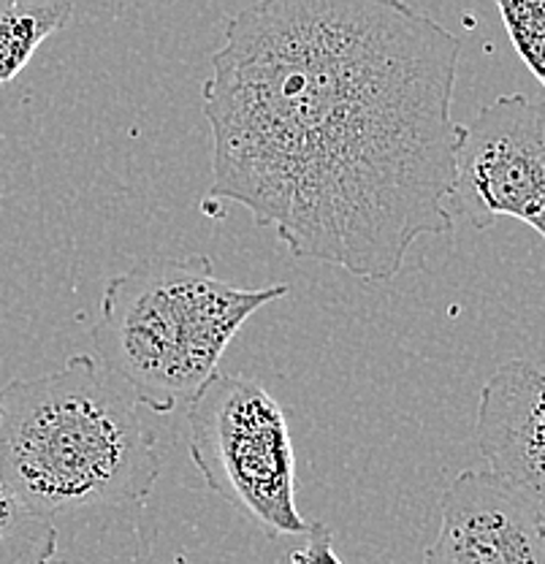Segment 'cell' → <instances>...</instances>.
Segmentation results:
<instances>
[{
    "label": "cell",
    "mask_w": 545,
    "mask_h": 564,
    "mask_svg": "<svg viewBox=\"0 0 545 564\" xmlns=\"http://www.w3.org/2000/svg\"><path fill=\"white\" fill-rule=\"evenodd\" d=\"M461 44L404 0H255L204 82L209 198L363 282L454 234Z\"/></svg>",
    "instance_id": "6da1fadb"
},
{
    "label": "cell",
    "mask_w": 545,
    "mask_h": 564,
    "mask_svg": "<svg viewBox=\"0 0 545 564\" xmlns=\"http://www.w3.org/2000/svg\"><path fill=\"white\" fill-rule=\"evenodd\" d=\"M161 467L139 399L87 352L0 388V484L50 519L144 508Z\"/></svg>",
    "instance_id": "7a4b0ae2"
},
{
    "label": "cell",
    "mask_w": 545,
    "mask_h": 564,
    "mask_svg": "<svg viewBox=\"0 0 545 564\" xmlns=\"http://www.w3.org/2000/svg\"><path fill=\"white\" fill-rule=\"evenodd\" d=\"M288 293V285L239 288L215 278L209 256L155 258L107 282L92 348L142 408L168 415L218 372L239 328Z\"/></svg>",
    "instance_id": "3957f363"
},
{
    "label": "cell",
    "mask_w": 545,
    "mask_h": 564,
    "mask_svg": "<svg viewBox=\"0 0 545 564\" xmlns=\"http://www.w3.org/2000/svg\"><path fill=\"white\" fill-rule=\"evenodd\" d=\"M187 454L204 484L266 538L307 534L288 419L258 380L220 369L207 380L187 402Z\"/></svg>",
    "instance_id": "277c9868"
},
{
    "label": "cell",
    "mask_w": 545,
    "mask_h": 564,
    "mask_svg": "<svg viewBox=\"0 0 545 564\" xmlns=\"http://www.w3.org/2000/svg\"><path fill=\"white\" fill-rule=\"evenodd\" d=\"M450 212L478 231L513 217L545 239V101L500 96L465 126Z\"/></svg>",
    "instance_id": "5b68a950"
},
{
    "label": "cell",
    "mask_w": 545,
    "mask_h": 564,
    "mask_svg": "<svg viewBox=\"0 0 545 564\" xmlns=\"http://www.w3.org/2000/svg\"><path fill=\"white\" fill-rule=\"evenodd\" d=\"M424 564H545V524L491 469H465L439 499Z\"/></svg>",
    "instance_id": "8992f818"
},
{
    "label": "cell",
    "mask_w": 545,
    "mask_h": 564,
    "mask_svg": "<svg viewBox=\"0 0 545 564\" xmlns=\"http://www.w3.org/2000/svg\"><path fill=\"white\" fill-rule=\"evenodd\" d=\"M475 445L545 524V372L535 364L505 361L480 391Z\"/></svg>",
    "instance_id": "52a82bcc"
},
{
    "label": "cell",
    "mask_w": 545,
    "mask_h": 564,
    "mask_svg": "<svg viewBox=\"0 0 545 564\" xmlns=\"http://www.w3.org/2000/svg\"><path fill=\"white\" fill-rule=\"evenodd\" d=\"M72 17L74 0H0V85H11Z\"/></svg>",
    "instance_id": "ba28073f"
},
{
    "label": "cell",
    "mask_w": 545,
    "mask_h": 564,
    "mask_svg": "<svg viewBox=\"0 0 545 564\" xmlns=\"http://www.w3.org/2000/svg\"><path fill=\"white\" fill-rule=\"evenodd\" d=\"M55 556V519L0 484V564H50Z\"/></svg>",
    "instance_id": "9c48e42d"
},
{
    "label": "cell",
    "mask_w": 545,
    "mask_h": 564,
    "mask_svg": "<svg viewBox=\"0 0 545 564\" xmlns=\"http://www.w3.org/2000/svg\"><path fill=\"white\" fill-rule=\"evenodd\" d=\"M513 50L545 87V0H494Z\"/></svg>",
    "instance_id": "30bf717a"
},
{
    "label": "cell",
    "mask_w": 545,
    "mask_h": 564,
    "mask_svg": "<svg viewBox=\"0 0 545 564\" xmlns=\"http://www.w3.org/2000/svg\"><path fill=\"white\" fill-rule=\"evenodd\" d=\"M291 564H345L334 554V534L324 521H313L307 529V545L293 549L288 554Z\"/></svg>",
    "instance_id": "8fae6325"
},
{
    "label": "cell",
    "mask_w": 545,
    "mask_h": 564,
    "mask_svg": "<svg viewBox=\"0 0 545 564\" xmlns=\"http://www.w3.org/2000/svg\"><path fill=\"white\" fill-rule=\"evenodd\" d=\"M50 564H72V562H66V560H57V556H55V560H52Z\"/></svg>",
    "instance_id": "7c38bea8"
}]
</instances>
